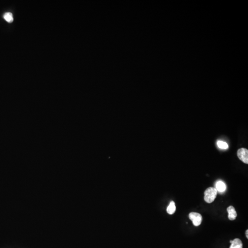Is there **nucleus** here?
<instances>
[{
	"instance_id": "nucleus-8",
	"label": "nucleus",
	"mask_w": 248,
	"mask_h": 248,
	"mask_svg": "<svg viewBox=\"0 0 248 248\" xmlns=\"http://www.w3.org/2000/svg\"><path fill=\"white\" fill-rule=\"evenodd\" d=\"M3 18L4 20L8 22V23H11L13 22L14 21V17H13V14L10 12L5 13L3 15Z\"/></svg>"
},
{
	"instance_id": "nucleus-2",
	"label": "nucleus",
	"mask_w": 248,
	"mask_h": 248,
	"mask_svg": "<svg viewBox=\"0 0 248 248\" xmlns=\"http://www.w3.org/2000/svg\"><path fill=\"white\" fill-rule=\"evenodd\" d=\"M189 218L193 222L194 226H200L202 221V216L197 212H191L189 214Z\"/></svg>"
},
{
	"instance_id": "nucleus-1",
	"label": "nucleus",
	"mask_w": 248,
	"mask_h": 248,
	"mask_svg": "<svg viewBox=\"0 0 248 248\" xmlns=\"http://www.w3.org/2000/svg\"><path fill=\"white\" fill-rule=\"evenodd\" d=\"M217 191L215 188L209 187L205 192L204 200L208 203H211L214 201L217 196Z\"/></svg>"
},
{
	"instance_id": "nucleus-4",
	"label": "nucleus",
	"mask_w": 248,
	"mask_h": 248,
	"mask_svg": "<svg viewBox=\"0 0 248 248\" xmlns=\"http://www.w3.org/2000/svg\"><path fill=\"white\" fill-rule=\"evenodd\" d=\"M227 211L228 213L229 219L231 221L235 220L237 214L233 206H230L227 208Z\"/></svg>"
},
{
	"instance_id": "nucleus-3",
	"label": "nucleus",
	"mask_w": 248,
	"mask_h": 248,
	"mask_svg": "<svg viewBox=\"0 0 248 248\" xmlns=\"http://www.w3.org/2000/svg\"><path fill=\"white\" fill-rule=\"evenodd\" d=\"M237 155L240 160L245 164H248V150L246 148H241L238 149Z\"/></svg>"
},
{
	"instance_id": "nucleus-6",
	"label": "nucleus",
	"mask_w": 248,
	"mask_h": 248,
	"mask_svg": "<svg viewBox=\"0 0 248 248\" xmlns=\"http://www.w3.org/2000/svg\"><path fill=\"white\" fill-rule=\"evenodd\" d=\"M229 248H243V243L239 238H235L232 241Z\"/></svg>"
},
{
	"instance_id": "nucleus-5",
	"label": "nucleus",
	"mask_w": 248,
	"mask_h": 248,
	"mask_svg": "<svg viewBox=\"0 0 248 248\" xmlns=\"http://www.w3.org/2000/svg\"><path fill=\"white\" fill-rule=\"evenodd\" d=\"M215 188L217 192L219 193H223L226 189V184L222 181H218L215 184Z\"/></svg>"
},
{
	"instance_id": "nucleus-9",
	"label": "nucleus",
	"mask_w": 248,
	"mask_h": 248,
	"mask_svg": "<svg viewBox=\"0 0 248 248\" xmlns=\"http://www.w3.org/2000/svg\"><path fill=\"white\" fill-rule=\"evenodd\" d=\"M217 146L218 147H220L222 149H227L228 148V144L224 142V141H218L217 143Z\"/></svg>"
},
{
	"instance_id": "nucleus-10",
	"label": "nucleus",
	"mask_w": 248,
	"mask_h": 248,
	"mask_svg": "<svg viewBox=\"0 0 248 248\" xmlns=\"http://www.w3.org/2000/svg\"><path fill=\"white\" fill-rule=\"evenodd\" d=\"M248 230H246V237H247V238H248Z\"/></svg>"
},
{
	"instance_id": "nucleus-7",
	"label": "nucleus",
	"mask_w": 248,
	"mask_h": 248,
	"mask_svg": "<svg viewBox=\"0 0 248 248\" xmlns=\"http://www.w3.org/2000/svg\"><path fill=\"white\" fill-rule=\"evenodd\" d=\"M176 210V207H175V203L174 202H171L169 206L167 208V212L170 215H172L175 212Z\"/></svg>"
}]
</instances>
